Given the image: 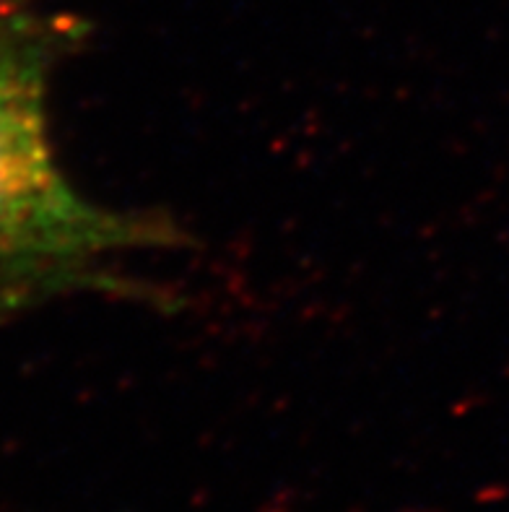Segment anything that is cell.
<instances>
[{
    "mask_svg": "<svg viewBox=\"0 0 509 512\" xmlns=\"http://www.w3.org/2000/svg\"><path fill=\"white\" fill-rule=\"evenodd\" d=\"M89 24L0 0V315L71 294L172 302L125 271L130 255L193 240L172 216L89 201L58 162L50 86Z\"/></svg>",
    "mask_w": 509,
    "mask_h": 512,
    "instance_id": "1",
    "label": "cell"
}]
</instances>
